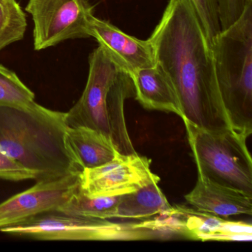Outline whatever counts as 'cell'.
Returning <instances> with one entry per match:
<instances>
[{"mask_svg":"<svg viewBox=\"0 0 252 252\" xmlns=\"http://www.w3.org/2000/svg\"><path fill=\"white\" fill-rule=\"evenodd\" d=\"M149 40L170 79L184 122L209 130L231 128L218 87L215 60L190 0H169Z\"/></svg>","mask_w":252,"mask_h":252,"instance_id":"cell-1","label":"cell"},{"mask_svg":"<svg viewBox=\"0 0 252 252\" xmlns=\"http://www.w3.org/2000/svg\"><path fill=\"white\" fill-rule=\"evenodd\" d=\"M66 113L34 101L0 106V150L37 176L53 180L83 170L69 149Z\"/></svg>","mask_w":252,"mask_h":252,"instance_id":"cell-2","label":"cell"},{"mask_svg":"<svg viewBox=\"0 0 252 252\" xmlns=\"http://www.w3.org/2000/svg\"><path fill=\"white\" fill-rule=\"evenodd\" d=\"M89 73L82 95L66 113L70 127L85 126L107 137L119 153H136L127 130L125 103L135 97L130 76L98 46L89 56Z\"/></svg>","mask_w":252,"mask_h":252,"instance_id":"cell-3","label":"cell"},{"mask_svg":"<svg viewBox=\"0 0 252 252\" xmlns=\"http://www.w3.org/2000/svg\"><path fill=\"white\" fill-rule=\"evenodd\" d=\"M220 93L231 127L252 133V3L211 42Z\"/></svg>","mask_w":252,"mask_h":252,"instance_id":"cell-4","label":"cell"},{"mask_svg":"<svg viewBox=\"0 0 252 252\" xmlns=\"http://www.w3.org/2000/svg\"><path fill=\"white\" fill-rule=\"evenodd\" d=\"M197 174L252 196L248 137L231 128L209 130L184 122Z\"/></svg>","mask_w":252,"mask_h":252,"instance_id":"cell-5","label":"cell"},{"mask_svg":"<svg viewBox=\"0 0 252 252\" xmlns=\"http://www.w3.org/2000/svg\"><path fill=\"white\" fill-rule=\"evenodd\" d=\"M1 232L40 240H133L159 239L150 220L116 223L108 220L68 215L60 211L41 214Z\"/></svg>","mask_w":252,"mask_h":252,"instance_id":"cell-6","label":"cell"},{"mask_svg":"<svg viewBox=\"0 0 252 252\" xmlns=\"http://www.w3.org/2000/svg\"><path fill=\"white\" fill-rule=\"evenodd\" d=\"M33 21V47L42 51L68 39L90 38L94 7L88 0H29Z\"/></svg>","mask_w":252,"mask_h":252,"instance_id":"cell-7","label":"cell"},{"mask_svg":"<svg viewBox=\"0 0 252 252\" xmlns=\"http://www.w3.org/2000/svg\"><path fill=\"white\" fill-rule=\"evenodd\" d=\"M151 160L138 153H119L111 161L98 167L84 169L80 189L89 197L119 196L136 191L160 178L152 172Z\"/></svg>","mask_w":252,"mask_h":252,"instance_id":"cell-8","label":"cell"},{"mask_svg":"<svg viewBox=\"0 0 252 252\" xmlns=\"http://www.w3.org/2000/svg\"><path fill=\"white\" fill-rule=\"evenodd\" d=\"M80 173L37 181L29 189L0 203V229L58 210L80 188Z\"/></svg>","mask_w":252,"mask_h":252,"instance_id":"cell-9","label":"cell"},{"mask_svg":"<svg viewBox=\"0 0 252 252\" xmlns=\"http://www.w3.org/2000/svg\"><path fill=\"white\" fill-rule=\"evenodd\" d=\"M90 35L96 39L111 61L129 76L137 70L156 64L154 50L149 39L142 40L126 34L108 21L93 16Z\"/></svg>","mask_w":252,"mask_h":252,"instance_id":"cell-10","label":"cell"},{"mask_svg":"<svg viewBox=\"0 0 252 252\" xmlns=\"http://www.w3.org/2000/svg\"><path fill=\"white\" fill-rule=\"evenodd\" d=\"M190 205L199 212L220 218L252 215V196L225 187L197 174L194 189L185 195Z\"/></svg>","mask_w":252,"mask_h":252,"instance_id":"cell-11","label":"cell"},{"mask_svg":"<svg viewBox=\"0 0 252 252\" xmlns=\"http://www.w3.org/2000/svg\"><path fill=\"white\" fill-rule=\"evenodd\" d=\"M130 77L135 88V99L144 108L175 113L182 117L175 88L158 63L137 70Z\"/></svg>","mask_w":252,"mask_h":252,"instance_id":"cell-12","label":"cell"},{"mask_svg":"<svg viewBox=\"0 0 252 252\" xmlns=\"http://www.w3.org/2000/svg\"><path fill=\"white\" fill-rule=\"evenodd\" d=\"M187 235L202 241H251L252 224L225 220L202 212L178 208Z\"/></svg>","mask_w":252,"mask_h":252,"instance_id":"cell-13","label":"cell"},{"mask_svg":"<svg viewBox=\"0 0 252 252\" xmlns=\"http://www.w3.org/2000/svg\"><path fill=\"white\" fill-rule=\"evenodd\" d=\"M66 140L69 149L83 169L102 166L119 154L106 135L91 128L69 126Z\"/></svg>","mask_w":252,"mask_h":252,"instance_id":"cell-14","label":"cell"},{"mask_svg":"<svg viewBox=\"0 0 252 252\" xmlns=\"http://www.w3.org/2000/svg\"><path fill=\"white\" fill-rule=\"evenodd\" d=\"M158 183H150L136 191L120 195L113 218L147 219L173 213L175 208L169 204Z\"/></svg>","mask_w":252,"mask_h":252,"instance_id":"cell-15","label":"cell"},{"mask_svg":"<svg viewBox=\"0 0 252 252\" xmlns=\"http://www.w3.org/2000/svg\"><path fill=\"white\" fill-rule=\"evenodd\" d=\"M119 198L120 195L89 197L79 188L57 211L68 215L109 220L113 218Z\"/></svg>","mask_w":252,"mask_h":252,"instance_id":"cell-16","label":"cell"},{"mask_svg":"<svg viewBox=\"0 0 252 252\" xmlns=\"http://www.w3.org/2000/svg\"><path fill=\"white\" fill-rule=\"evenodd\" d=\"M26 29V15L17 0H0V51L22 40Z\"/></svg>","mask_w":252,"mask_h":252,"instance_id":"cell-17","label":"cell"},{"mask_svg":"<svg viewBox=\"0 0 252 252\" xmlns=\"http://www.w3.org/2000/svg\"><path fill=\"white\" fill-rule=\"evenodd\" d=\"M35 95L12 70L0 64V106L24 105Z\"/></svg>","mask_w":252,"mask_h":252,"instance_id":"cell-18","label":"cell"},{"mask_svg":"<svg viewBox=\"0 0 252 252\" xmlns=\"http://www.w3.org/2000/svg\"><path fill=\"white\" fill-rule=\"evenodd\" d=\"M209 42L221 32L218 0H190Z\"/></svg>","mask_w":252,"mask_h":252,"instance_id":"cell-19","label":"cell"},{"mask_svg":"<svg viewBox=\"0 0 252 252\" xmlns=\"http://www.w3.org/2000/svg\"><path fill=\"white\" fill-rule=\"evenodd\" d=\"M0 178L8 181H20L28 179H37L34 172L11 158L0 150Z\"/></svg>","mask_w":252,"mask_h":252,"instance_id":"cell-20","label":"cell"},{"mask_svg":"<svg viewBox=\"0 0 252 252\" xmlns=\"http://www.w3.org/2000/svg\"><path fill=\"white\" fill-rule=\"evenodd\" d=\"M249 3H252V0H218L221 29L224 30L237 21Z\"/></svg>","mask_w":252,"mask_h":252,"instance_id":"cell-21","label":"cell"}]
</instances>
